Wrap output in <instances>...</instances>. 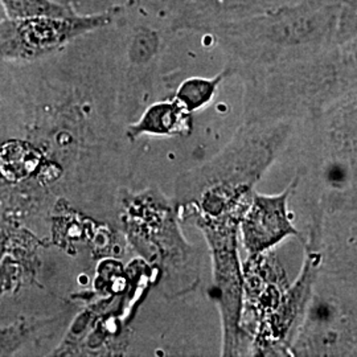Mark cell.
Returning a JSON list of instances; mask_svg holds the SVG:
<instances>
[{
  "label": "cell",
  "mask_w": 357,
  "mask_h": 357,
  "mask_svg": "<svg viewBox=\"0 0 357 357\" xmlns=\"http://www.w3.org/2000/svg\"><path fill=\"white\" fill-rule=\"evenodd\" d=\"M356 0H301L208 33L236 63L259 69L356 40Z\"/></svg>",
  "instance_id": "1"
},
{
  "label": "cell",
  "mask_w": 357,
  "mask_h": 357,
  "mask_svg": "<svg viewBox=\"0 0 357 357\" xmlns=\"http://www.w3.org/2000/svg\"><path fill=\"white\" fill-rule=\"evenodd\" d=\"M118 13L119 7L94 15L10 17L0 23V57L17 60L41 57L76 38L112 26Z\"/></svg>",
  "instance_id": "2"
},
{
  "label": "cell",
  "mask_w": 357,
  "mask_h": 357,
  "mask_svg": "<svg viewBox=\"0 0 357 357\" xmlns=\"http://www.w3.org/2000/svg\"><path fill=\"white\" fill-rule=\"evenodd\" d=\"M290 191L291 188L280 196L255 195L243 220V243L250 255H259L283 238L299 234L287 216L286 200Z\"/></svg>",
  "instance_id": "3"
},
{
  "label": "cell",
  "mask_w": 357,
  "mask_h": 357,
  "mask_svg": "<svg viewBox=\"0 0 357 357\" xmlns=\"http://www.w3.org/2000/svg\"><path fill=\"white\" fill-rule=\"evenodd\" d=\"M301 0H191L172 24V32L208 33L212 28L248 19Z\"/></svg>",
  "instance_id": "4"
},
{
  "label": "cell",
  "mask_w": 357,
  "mask_h": 357,
  "mask_svg": "<svg viewBox=\"0 0 357 357\" xmlns=\"http://www.w3.org/2000/svg\"><path fill=\"white\" fill-rule=\"evenodd\" d=\"M191 126V113L174 100L151 105L138 123L130 128V134L132 137L141 134L178 135L188 131Z\"/></svg>",
  "instance_id": "5"
},
{
  "label": "cell",
  "mask_w": 357,
  "mask_h": 357,
  "mask_svg": "<svg viewBox=\"0 0 357 357\" xmlns=\"http://www.w3.org/2000/svg\"><path fill=\"white\" fill-rule=\"evenodd\" d=\"M233 73L231 68H227L213 78L193 77L185 79L178 86L175 100L190 113L200 110L216 97L217 89L221 82Z\"/></svg>",
  "instance_id": "6"
},
{
  "label": "cell",
  "mask_w": 357,
  "mask_h": 357,
  "mask_svg": "<svg viewBox=\"0 0 357 357\" xmlns=\"http://www.w3.org/2000/svg\"><path fill=\"white\" fill-rule=\"evenodd\" d=\"M191 0H128L125 10L144 20L165 26L172 33V24Z\"/></svg>",
  "instance_id": "7"
},
{
  "label": "cell",
  "mask_w": 357,
  "mask_h": 357,
  "mask_svg": "<svg viewBox=\"0 0 357 357\" xmlns=\"http://www.w3.org/2000/svg\"><path fill=\"white\" fill-rule=\"evenodd\" d=\"M4 8L11 19L53 16L65 17L75 15V11L54 0H1Z\"/></svg>",
  "instance_id": "8"
}]
</instances>
